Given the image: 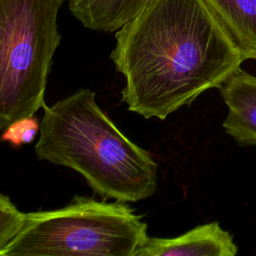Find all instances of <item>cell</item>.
<instances>
[{"label":"cell","mask_w":256,"mask_h":256,"mask_svg":"<svg viewBox=\"0 0 256 256\" xmlns=\"http://www.w3.org/2000/svg\"><path fill=\"white\" fill-rule=\"evenodd\" d=\"M147 224L128 202L75 195L59 209L26 213L22 231L1 256H136Z\"/></svg>","instance_id":"3957f363"},{"label":"cell","mask_w":256,"mask_h":256,"mask_svg":"<svg viewBox=\"0 0 256 256\" xmlns=\"http://www.w3.org/2000/svg\"><path fill=\"white\" fill-rule=\"evenodd\" d=\"M40 130V124L36 117L20 118L10 123L2 133V140L9 142L14 147L31 143Z\"/></svg>","instance_id":"30bf717a"},{"label":"cell","mask_w":256,"mask_h":256,"mask_svg":"<svg viewBox=\"0 0 256 256\" xmlns=\"http://www.w3.org/2000/svg\"><path fill=\"white\" fill-rule=\"evenodd\" d=\"M95 96L81 88L52 106L45 104L37 158L77 171L105 200L149 198L157 187L156 162L119 130Z\"/></svg>","instance_id":"7a4b0ae2"},{"label":"cell","mask_w":256,"mask_h":256,"mask_svg":"<svg viewBox=\"0 0 256 256\" xmlns=\"http://www.w3.org/2000/svg\"><path fill=\"white\" fill-rule=\"evenodd\" d=\"M151 1L69 0V10L85 28L115 32L139 15Z\"/></svg>","instance_id":"ba28073f"},{"label":"cell","mask_w":256,"mask_h":256,"mask_svg":"<svg viewBox=\"0 0 256 256\" xmlns=\"http://www.w3.org/2000/svg\"><path fill=\"white\" fill-rule=\"evenodd\" d=\"M26 213L12 203L9 196H0V249L9 244L23 229Z\"/></svg>","instance_id":"9c48e42d"},{"label":"cell","mask_w":256,"mask_h":256,"mask_svg":"<svg viewBox=\"0 0 256 256\" xmlns=\"http://www.w3.org/2000/svg\"><path fill=\"white\" fill-rule=\"evenodd\" d=\"M115 39L110 58L125 78L122 101L145 119L190 105L245 61L203 0H152Z\"/></svg>","instance_id":"6da1fadb"},{"label":"cell","mask_w":256,"mask_h":256,"mask_svg":"<svg viewBox=\"0 0 256 256\" xmlns=\"http://www.w3.org/2000/svg\"><path fill=\"white\" fill-rule=\"evenodd\" d=\"M237 252L232 235L211 222L173 238L149 237L136 256H235Z\"/></svg>","instance_id":"5b68a950"},{"label":"cell","mask_w":256,"mask_h":256,"mask_svg":"<svg viewBox=\"0 0 256 256\" xmlns=\"http://www.w3.org/2000/svg\"><path fill=\"white\" fill-rule=\"evenodd\" d=\"M244 60H256V0H203Z\"/></svg>","instance_id":"52a82bcc"},{"label":"cell","mask_w":256,"mask_h":256,"mask_svg":"<svg viewBox=\"0 0 256 256\" xmlns=\"http://www.w3.org/2000/svg\"><path fill=\"white\" fill-rule=\"evenodd\" d=\"M219 91L228 108L226 133L240 145L256 146V76L240 68Z\"/></svg>","instance_id":"8992f818"},{"label":"cell","mask_w":256,"mask_h":256,"mask_svg":"<svg viewBox=\"0 0 256 256\" xmlns=\"http://www.w3.org/2000/svg\"><path fill=\"white\" fill-rule=\"evenodd\" d=\"M64 0H0V129L45 106Z\"/></svg>","instance_id":"277c9868"}]
</instances>
